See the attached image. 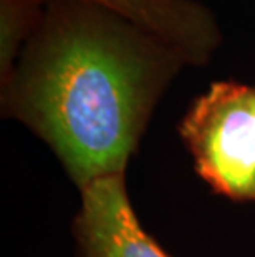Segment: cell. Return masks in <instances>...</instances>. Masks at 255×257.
<instances>
[{
	"label": "cell",
	"mask_w": 255,
	"mask_h": 257,
	"mask_svg": "<svg viewBox=\"0 0 255 257\" xmlns=\"http://www.w3.org/2000/svg\"><path fill=\"white\" fill-rule=\"evenodd\" d=\"M184 65L164 42L110 10L55 0L2 83V111L45 141L83 189L126 174Z\"/></svg>",
	"instance_id": "6da1fadb"
},
{
	"label": "cell",
	"mask_w": 255,
	"mask_h": 257,
	"mask_svg": "<svg viewBox=\"0 0 255 257\" xmlns=\"http://www.w3.org/2000/svg\"><path fill=\"white\" fill-rule=\"evenodd\" d=\"M179 135L217 194L255 202V85L214 81L191 103Z\"/></svg>",
	"instance_id": "7a4b0ae2"
},
{
	"label": "cell",
	"mask_w": 255,
	"mask_h": 257,
	"mask_svg": "<svg viewBox=\"0 0 255 257\" xmlns=\"http://www.w3.org/2000/svg\"><path fill=\"white\" fill-rule=\"evenodd\" d=\"M124 176H106L80 189L73 219L80 257H169L141 227Z\"/></svg>",
	"instance_id": "3957f363"
},
{
	"label": "cell",
	"mask_w": 255,
	"mask_h": 257,
	"mask_svg": "<svg viewBox=\"0 0 255 257\" xmlns=\"http://www.w3.org/2000/svg\"><path fill=\"white\" fill-rule=\"evenodd\" d=\"M55 2V0H50ZM103 7L149 32L186 65L207 63L220 45V30L204 5L192 0H75Z\"/></svg>",
	"instance_id": "277c9868"
},
{
	"label": "cell",
	"mask_w": 255,
	"mask_h": 257,
	"mask_svg": "<svg viewBox=\"0 0 255 257\" xmlns=\"http://www.w3.org/2000/svg\"><path fill=\"white\" fill-rule=\"evenodd\" d=\"M42 0H0V83H5L42 19Z\"/></svg>",
	"instance_id": "5b68a950"
}]
</instances>
